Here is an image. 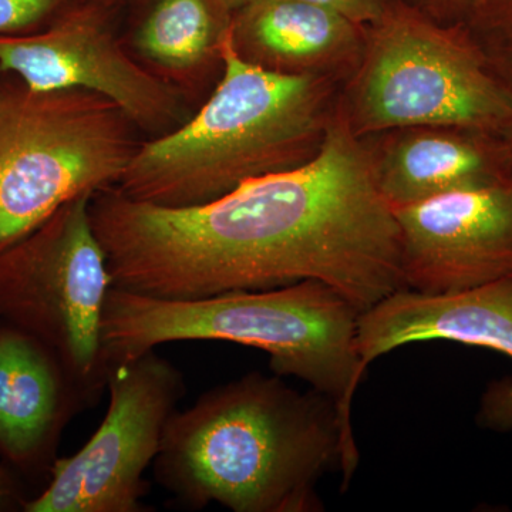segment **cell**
<instances>
[{
    "mask_svg": "<svg viewBox=\"0 0 512 512\" xmlns=\"http://www.w3.org/2000/svg\"><path fill=\"white\" fill-rule=\"evenodd\" d=\"M90 215L113 286L138 295L195 301L313 279L362 313L404 288L392 205L339 110L318 156L295 170L192 207L110 187Z\"/></svg>",
    "mask_w": 512,
    "mask_h": 512,
    "instance_id": "6da1fadb",
    "label": "cell"
},
{
    "mask_svg": "<svg viewBox=\"0 0 512 512\" xmlns=\"http://www.w3.org/2000/svg\"><path fill=\"white\" fill-rule=\"evenodd\" d=\"M359 464L355 433L338 404L254 372L202 393L165 426L156 483L188 510L318 512L320 478Z\"/></svg>",
    "mask_w": 512,
    "mask_h": 512,
    "instance_id": "7a4b0ae2",
    "label": "cell"
},
{
    "mask_svg": "<svg viewBox=\"0 0 512 512\" xmlns=\"http://www.w3.org/2000/svg\"><path fill=\"white\" fill-rule=\"evenodd\" d=\"M342 86L328 77L259 69L237 55L228 32L220 79L204 106L140 144L114 187L133 200L192 207L302 167L325 144Z\"/></svg>",
    "mask_w": 512,
    "mask_h": 512,
    "instance_id": "3957f363",
    "label": "cell"
},
{
    "mask_svg": "<svg viewBox=\"0 0 512 512\" xmlns=\"http://www.w3.org/2000/svg\"><path fill=\"white\" fill-rule=\"evenodd\" d=\"M359 309L320 281L171 301L111 286L101 343L107 369L165 343L217 340L264 350L276 376L298 377L338 404L353 430L366 370L356 352Z\"/></svg>",
    "mask_w": 512,
    "mask_h": 512,
    "instance_id": "277c9868",
    "label": "cell"
},
{
    "mask_svg": "<svg viewBox=\"0 0 512 512\" xmlns=\"http://www.w3.org/2000/svg\"><path fill=\"white\" fill-rule=\"evenodd\" d=\"M134 130L100 94L0 86V251L74 198L117 185L140 146Z\"/></svg>",
    "mask_w": 512,
    "mask_h": 512,
    "instance_id": "5b68a950",
    "label": "cell"
},
{
    "mask_svg": "<svg viewBox=\"0 0 512 512\" xmlns=\"http://www.w3.org/2000/svg\"><path fill=\"white\" fill-rule=\"evenodd\" d=\"M338 110L357 138L394 128L500 123L510 104L484 76L461 26H444L390 0L366 26L359 64Z\"/></svg>",
    "mask_w": 512,
    "mask_h": 512,
    "instance_id": "8992f818",
    "label": "cell"
},
{
    "mask_svg": "<svg viewBox=\"0 0 512 512\" xmlns=\"http://www.w3.org/2000/svg\"><path fill=\"white\" fill-rule=\"evenodd\" d=\"M84 194L0 251V320L42 340L94 404L106 390L101 325L113 278Z\"/></svg>",
    "mask_w": 512,
    "mask_h": 512,
    "instance_id": "52a82bcc",
    "label": "cell"
},
{
    "mask_svg": "<svg viewBox=\"0 0 512 512\" xmlns=\"http://www.w3.org/2000/svg\"><path fill=\"white\" fill-rule=\"evenodd\" d=\"M109 406L99 429L73 456L57 458L42 493L23 512H144V474L183 399V373L148 350L111 367Z\"/></svg>",
    "mask_w": 512,
    "mask_h": 512,
    "instance_id": "ba28073f",
    "label": "cell"
},
{
    "mask_svg": "<svg viewBox=\"0 0 512 512\" xmlns=\"http://www.w3.org/2000/svg\"><path fill=\"white\" fill-rule=\"evenodd\" d=\"M114 12L93 0H74L45 28L0 36V72L15 74L30 89L100 94L136 127L167 133L180 126L183 93L124 49Z\"/></svg>",
    "mask_w": 512,
    "mask_h": 512,
    "instance_id": "9c48e42d",
    "label": "cell"
},
{
    "mask_svg": "<svg viewBox=\"0 0 512 512\" xmlns=\"http://www.w3.org/2000/svg\"><path fill=\"white\" fill-rule=\"evenodd\" d=\"M404 288L467 291L512 275V188H470L393 208Z\"/></svg>",
    "mask_w": 512,
    "mask_h": 512,
    "instance_id": "30bf717a",
    "label": "cell"
},
{
    "mask_svg": "<svg viewBox=\"0 0 512 512\" xmlns=\"http://www.w3.org/2000/svg\"><path fill=\"white\" fill-rule=\"evenodd\" d=\"M429 340L493 349L512 360V275L461 292L399 289L357 319L356 352L365 370L394 349ZM478 419L488 429L512 430V382L490 384Z\"/></svg>",
    "mask_w": 512,
    "mask_h": 512,
    "instance_id": "8fae6325",
    "label": "cell"
},
{
    "mask_svg": "<svg viewBox=\"0 0 512 512\" xmlns=\"http://www.w3.org/2000/svg\"><path fill=\"white\" fill-rule=\"evenodd\" d=\"M93 404L49 346L0 320V461L47 483L64 430Z\"/></svg>",
    "mask_w": 512,
    "mask_h": 512,
    "instance_id": "7c38bea8",
    "label": "cell"
},
{
    "mask_svg": "<svg viewBox=\"0 0 512 512\" xmlns=\"http://www.w3.org/2000/svg\"><path fill=\"white\" fill-rule=\"evenodd\" d=\"M366 26L302 0H249L232 12V47L249 64L285 76L345 83L365 46Z\"/></svg>",
    "mask_w": 512,
    "mask_h": 512,
    "instance_id": "4fadbf2b",
    "label": "cell"
},
{
    "mask_svg": "<svg viewBox=\"0 0 512 512\" xmlns=\"http://www.w3.org/2000/svg\"><path fill=\"white\" fill-rule=\"evenodd\" d=\"M468 128L413 126L360 138L384 200L397 208L451 191L504 185L487 148Z\"/></svg>",
    "mask_w": 512,
    "mask_h": 512,
    "instance_id": "5bb4252c",
    "label": "cell"
},
{
    "mask_svg": "<svg viewBox=\"0 0 512 512\" xmlns=\"http://www.w3.org/2000/svg\"><path fill=\"white\" fill-rule=\"evenodd\" d=\"M130 42L138 62L181 93L222 72L232 12L221 0H137Z\"/></svg>",
    "mask_w": 512,
    "mask_h": 512,
    "instance_id": "9a60e30c",
    "label": "cell"
},
{
    "mask_svg": "<svg viewBox=\"0 0 512 512\" xmlns=\"http://www.w3.org/2000/svg\"><path fill=\"white\" fill-rule=\"evenodd\" d=\"M74 0H0V36L45 28Z\"/></svg>",
    "mask_w": 512,
    "mask_h": 512,
    "instance_id": "2e32d148",
    "label": "cell"
},
{
    "mask_svg": "<svg viewBox=\"0 0 512 512\" xmlns=\"http://www.w3.org/2000/svg\"><path fill=\"white\" fill-rule=\"evenodd\" d=\"M320 9L348 19L360 26H369L382 18L390 0H302Z\"/></svg>",
    "mask_w": 512,
    "mask_h": 512,
    "instance_id": "e0dca14e",
    "label": "cell"
},
{
    "mask_svg": "<svg viewBox=\"0 0 512 512\" xmlns=\"http://www.w3.org/2000/svg\"><path fill=\"white\" fill-rule=\"evenodd\" d=\"M403 2L440 25L461 26V19L470 13L473 6H476L477 0H403Z\"/></svg>",
    "mask_w": 512,
    "mask_h": 512,
    "instance_id": "ac0fdd59",
    "label": "cell"
},
{
    "mask_svg": "<svg viewBox=\"0 0 512 512\" xmlns=\"http://www.w3.org/2000/svg\"><path fill=\"white\" fill-rule=\"evenodd\" d=\"M30 498L26 495L22 477L0 461V512H23Z\"/></svg>",
    "mask_w": 512,
    "mask_h": 512,
    "instance_id": "d6986e66",
    "label": "cell"
},
{
    "mask_svg": "<svg viewBox=\"0 0 512 512\" xmlns=\"http://www.w3.org/2000/svg\"><path fill=\"white\" fill-rule=\"evenodd\" d=\"M93 2L100 3V5L107 6L110 9L119 10L123 6L128 5V3L133 2V0H93Z\"/></svg>",
    "mask_w": 512,
    "mask_h": 512,
    "instance_id": "ffe728a7",
    "label": "cell"
},
{
    "mask_svg": "<svg viewBox=\"0 0 512 512\" xmlns=\"http://www.w3.org/2000/svg\"><path fill=\"white\" fill-rule=\"evenodd\" d=\"M221 2L224 3L231 12H234V10H237L238 8H241V6H244L245 3H248L249 0H221Z\"/></svg>",
    "mask_w": 512,
    "mask_h": 512,
    "instance_id": "44dd1931",
    "label": "cell"
}]
</instances>
